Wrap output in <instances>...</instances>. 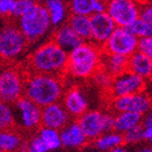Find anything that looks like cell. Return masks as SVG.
I'll list each match as a JSON object with an SVG mask.
<instances>
[{
  "label": "cell",
  "mask_w": 152,
  "mask_h": 152,
  "mask_svg": "<svg viewBox=\"0 0 152 152\" xmlns=\"http://www.w3.org/2000/svg\"><path fill=\"white\" fill-rule=\"evenodd\" d=\"M62 77L37 72H23V95L38 107L58 102L64 95Z\"/></svg>",
  "instance_id": "obj_1"
},
{
  "label": "cell",
  "mask_w": 152,
  "mask_h": 152,
  "mask_svg": "<svg viewBox=\"0 0 152 152\" xmlns=\"http://www.w3.org/2000/svg\"><path fill=\"white\" fill-rule=\"evenodd\" d=\"M68 53L50 41L38 47L27 60V71L62 77L66 74Z\"/></svg>",
  "instance_id": "obj_2"
},
{
  "label": "cell",
  "mask_w": 152,
  "mask_h": 152,
  "mask_svg": "<svg viewBox=\"0 0 152 152\" xmlns=\"http://www.w3.org/2000/svg\"><path fill=\"white\" fill-rule=\"evenodd\" d=\"M101 49L93 43H83L68 53L66 74L79 79L94 77L100 69Z\"/></svg>",
  "instance_id": "obj_3"
},
{
  "label": "cell",
  "mask_w": 152,
  "mask_h": 152,
  "mask_svg": "<svg viewBox=\"0 0 152 152\" xmlns=\"http://www.w3.org/2000/svg\"><path fill=\"white\" fill-rule=\"evenodd\" d=\"M51 27L49 14L44 5L36 3L19 17V30L28 42H36L47 34Z\"/></svg>",
  "instance_id": "obj_4"
},
{
  "label": "cell",
  "mask_w": 152,
  "mask_h": 152,
  "mask_svg": "<svg viewBox=\"0 0 152 152\" xmlns=\"http://www.w3.org/2000/svg\"><path fill=\"white\" fill-rule=\"evenodd\" d=\"M79 127L89 142L97 140L105 133H111L115 128V117L98 111H87L78 119Z\"/></svg>",
  "instance_id": "obj_5"
},
{
  "label": "cell",
  "mask_w": 152,
  "mask_h": 152,
  "mask_svg": "<svg viewBox=\"0 0 152 152\" xmlns=\"http://www.w3.org/2000/svg\"><path fill=\"white\" fill-rule=\"evenodd\" d=\"M146 89H147L146 80L127 70L112 79L109 87L104 89V93L107 94L110 100H112L118 97L146 93Z\"/></svg>",
  "instance_id": "obj_6"
},
{
  "label": "cell",
  "mask_w": 152,
  "mask_h": 152,
  "mask_svg": "<svg viewBox=\"0 0 152 152\" xmlns=\"http://www.w3.org/2000/svg\"><path fill=\"white\" fill-rule=\"evenodd\" d=\"M137 41L138 38L131 34L126 28L116 27L114 32L100 49L104 53L129 58L137 50Z\"/></svg>",
  "instance_id": "obj_7"
},
{
  "label": "cell",
  "mask_w": 152,
  "mask_h": 152,
  "mask_svg": "<svg viewBox=\"0 0 152 152\" xmlns=\"http://www.w3.org/2000/svg\"><path fill=\"white\" fill-rule=\"evenodd\" d=\"M27 47V41L19 28L14 25L3 27L0 33V58L13 60Z\"/></svg>",
  "instance_id": "obj_8"
},
{
  "label": "cell",
  "mask_w": 152,
  "mask_h": 152,
  "mask_svg": "<svg viewBox=\"0 0 152 152\" xmlns=\"http://www.w3.org/2000/svg\"><path fill=\"white\" fill-rule=\"evenodd\" d=\"M105 12L117 27L126 28L138 18V2L135 0H104Z\"/></svg>",
  "instance_id": "obj_9"
},
{
  "label": "cell",
  "mask_w": 152,
  "mask_h": 152,
  "mask_svg": "<svg viewBox=\"0 0 152 152\" xmlns=\"http://www.w3.org/2000/svg\"><path fill=\"white\" fill-rule=\"evenodd\" d=\"M23 96V74L10 68L0 72V100L14 103Z\"/></svg>",
  "instance_id": "obj_10"
},
{
  "label": "cell",
  "mask_w": 152,
  "mask_h": 152,
  "mask_svg": "<svg viewBox=\"0 0 152 152\" xmlns=\"http://www.w3.org/2000/svg\"><path fill=\"white\" fill-rule=\"evenodd\" d=\"M110 102H111V107L117 113L134 112L144 115L151 107V98L146 93L118 97L110 100Z\"/></svg>",
  "instance_id": "obj_11"
},
{
  "label": "cell",
  "mask_w": 152,
  "mask_h": 152,
  "mask_svg": "<svg viewBox=\"0 0 152 152\" xmlns=\"http://www.w3.org/2000/svg\"><path fill=\"white\" fill-rule=\"evenodd\" d=\"M91 29V43L100 47L109 39L117 26L107 12L91 14L89 16Z\"/></svg>",
  "instance_id": "obj_12"
},
{
  "label": "cell",
  "mask_w": 152,
  "mask_h": 152,
  "mask_svg": "<svg viewBox=\"0 0 152 152\" xmlns=\"http://www.w3.org/2000/svg\"><path fill=\"white\" fill-rule=\"evenodd\" d=\"M69 122V114L62 104L52 103L42 109L41 126L53 130H63Z\"/></svg>",
  "instance_id": "obj_13"
},
{
  "label": "cell",
  "mask_w": 152,
  "mask_h": 152,
  "mask_svg": "<svg viewBox=\"0 0 152 152\" xmlns=\"http://www.w3.org/2000/svg\"><path fill=\"white\" fill-rule=\"evenodd\" d=\"M18 110L20 111L21 121L26 129H36L41 126L42 107L23 96L16 101Z\"/></svg>",
  "instance_id": "obj_14"
},
{
  "label": "cell",
  "mask_w": 152,
  "mask_h": 152,
  "mask_svg": "<svg viewBox=\"0 0 152 152\" xmlns=\"http://www.w3.org/2000/svg\"><path fill=\"white\" fill-rule=\"evenodd\" d=\"M63 107L68 114L79 118L85 112H87L88 102H87L86 97L84 96L83 93L80 91V88L74 86L69 88L64 95Z\"/></svg>",
  "instance_id": "obj_15"
},
{
  "label": "cell",
  "mask_w": 152,
  "mask_h": 152,
  "mask_svg": "<svg viewBox=\"0 0 152 152\" xmlns=\"http://www.w3.org/2000/svg\"><path fill=\"white\" fill-rule=\"evenodd\" d=\"M52 42H54L67 53L84 43L83 39L70 28L68 23L62 26L61 28L54 32Z\"/></svg>",
  "instance_id": "obj_16"
},
{
  "label": "cell",
  "mask_w": 152,
  "mask_h": 152,
  "mask_svg": "<svg viewBox=\"0 0 152 152\" xmlns=\"http://www.w3.org/2000/svg\"><path fill=\"white\" fill-rule=\"evenodd\" d=\"M128 60L129 58L126 56L107 54L101 51L100 69L113 79L128 70Z\"/></svg>",
  "instance_id": "obj_17"
},
{
  "label": "cell",
  "mask_w": 152,
  "mask_h": 152,
  "mask_svg": "<svg viewBox=\"0 0 152 152\" xmlns=\"http://www.w3.org/2000/svg\"><path fill=\"white\" fill-rule=\"evenodd\" d=\"M128 71H131L145 80L151 79L152 75V58L135 51L128 60Z\"/></svg>",
  "instance_id": "obj_18"
},
{
  "label": "cell",
  "mask_w": 152,
  "mask_h": 152,
  "mask_svg": "<svg viewBox=\"0 0 152 152\" xmlns=\"http://www.w3.org/2000/svg\"><path fill=\"white\" fill-rule=\"evenodd\" d=\"M60 140H61V145L65 147H76L81 148L88 144L89 140H87L85 135L83 134L81 128L79 127L78 122L69 124L65 127L60 134Z\"/></svg>",
  "instance_id": "obj_19"
},
{
  "label": "cell",
  "mask_w": 152,
  "mask_h": 152,
  "mask_svg": "<svg viewBox=\"0 0 152 152\" xmlns=\"http://www.w3.org/2000/svg\"><path fill=\"white\" fill-rule=\"evenodd\" d=\"M115 117V128L114 131L122 134L128 130L132 129L137 124H142V115L140 113H134V112H121L117 113Z\"/></svg>",
  "instance_id": "obj_20"
},
{
  "label": "cell",
  "mask_w": 152,
  "mask_h": 152,
  "mask_svg": "<svg viewBox=\"0 0 152 152\" xmlns=\"http://www.w3.org/2000/svg\"><path fill=\"white\" fill-rule=\"evenodd\" d=\"M23 145V138L14 130L0 131V152H16Z\"/></svg>",
  "instance_id": "obj_21"
},
{
  "label": "cell",
  "mask_w": 152,
  "mask_h": 152,
  "mask_svg": "<svg viewBox=\"0 0 152 152\" xmlns=\"http://www.w3.org/2000/svg\"><path fill=\"white\" fill-rule=\"evenodd\" d=\"M68 25L83 41H91V29L89 16L72 14L69 18Z\"/></svg>",
  "instance_id": "obj_22"
},
{
  "label": "cell",
  "mask_w": 152,
  "mask_h": 152,
  "mask_svg": "<svg viewBox=\"0 0 152 152\" xmlns=\"http://www.w3.org/2000/svg\"><path fill=\"white\" fill-rule=\"evenodd\" d=\"M45 8L50 17L51 26H58L63 23L66 15V7L63 0H47Z\"/></svg>",
  "instance_id": "obj_23"
},
{
  "label": "cell",
  "mask_w": 152,
  "mask_h": 152,
  "mask_svg": "<svg viewBox=\"0 0 152 152\" xmlns=\"http://www.w3.org/2000/svg\"><path fill=\"white\" fill-rule=\"evenodd\" d=\"M95 144L98 149L109 150L124 145V138L120 133L111 132V133H105L99 136L97 140H95Z\"/></svg>",
  "instance_id": "obj_24"
},
{
  "label": "cell",
  "mask_w": 152,
  "mask_h": 152,
  "mask_svg": "<svg viewBox=\"0 0 152 152\" xmlns=\"http://www.w3.org/2000/svg\"><path fill=\"white\" fill-rule=\"evenodd\" d=\"M15 128V119L12 110L8 103L0 100V131L13 130Z\"/></svg>",
  "instance_id": "obj_25"
},
{
  "label": "cell",
  "mask_w": 152,
  "mask_h": 152,
  "mask_svg": "<svg viewBox=\"0 0 152 152\" xmlns=\"http://www.w3.org/2000/svg\"><path fill=\"white\" fill-rule=\"evenodd\" d=\"M41 140L46 145L48 150L58 149L61 146V140H60V133L58 131L49 128H43L39 134Z\"/></svg>",
  "instance_id": "obj_26"
},
{
  "label": "cell",
  "mask_w": 152,
  "mask_h": 152,
  "mask_svg": "<svg viewBox=\"0 0 152 152\" xmlns=\"http://www.w3.org/2000/svg\"><path fill=\"white\" fill-rule=\"evenodd\" d=\"M126 29L137 38L147 37V36L152 35V25L145 23L140 18H137L136 20L130 23L128 27H126Z\"/></svg>",
  "instance_id": "obj_27"
},
{
  "label": "cell",
  "mask_w": 152,
  "mask_h": 152,
  "mask_svg": "<svg viewBox=\"0 0 152 152\" xmlns=\"http://www.w3.org/2000/svg\"><path fill=\"white\" fill-rule=\"evenodd\" d=\"M95 1L96 0H71V11H72V14L91 16L93 14Z\"/></svg>",
  "instance_id": "obj_28"
},
{
  "label": "cell",
  "mask_w": 152,
  "mask_h": 152,
  "mask_svg": "<svg viewBox=\"0 0 152 152\" xmlns=\"http://www.w3.org/2000/svg\"><path fill=\"white\" fill-rule=\"evenodd\" d=\"M124 144H135L142 140V124H137L127 132L122 133Z\"/></svg>",
  "instance_id": "obj_29"
},
{
  "label": "cell",
  "mask_w": 152,
  "mask_h": 152,
  "mask_svg": "<svg viewBox=\"0 0 152 152\" xmlns=\"http://www.w3.org/2000/svg\"><path fill=\"white\" fill-rule=\"evenodd\" d=\"M35 0H15V5L13 10L12 15L20 17L26 12H28L31 8H33L36 4Z\"/></svg>",
  "instance_id": "obj_30"
},
{
  "label": "cell",
  "mask_w": 152,
  "mask_h": 152,
  "mask_svg": "<svg viewBox=\"0 0 152 152\" xmlns=\"http://www.w3.org/2000/svg\"><path fill=\"white\" fill-rule=\"evenodd\" d=\"M140 53L152 58V38L151 36L140 37L137 41V50Z\"/></svg>",
  "instance_id": "obj_31"
},
{
  "label": "cell",
  "mask_w": 152,
  "mask_h": 152,
  "mask_svg": "<svg viewBox=\"0 0 152 152\" xmlns=\"http://www.w3.org/2000/svg\"><path fill=\"white\" fill-rule=\"evenodd\" d=\"M138 18L142 19L145 23L152 25V8L151 4H147L145 2L144 4L138 3Z\"/></svg>",
  "instance_id": "obj_32"
},
{
  "label": "cell",
  "mask_w": 152,
  "mask_h": 152,
  "mask_svg": "<svg viewBox=\"0 0 152 152\" xmlns=\"http://www.w3.org/2000/svg\"><path fill=\"white\" fill-rule=\"evenodd\" d=\"M48 149L46 147V145L41 140V137H34L30 142L29 146H27L26 152H47Z\"/></svg>",
  "instance_id": "obj_33"
},
{
  "label": "cell",
  "mask_w": 152,
  "mask_h": 152,
  "mask_svg": "<svg viewBox=\"0 0 152 152\" xmlns=\"http://www.w3.org/2000/svg\"><path fill=\"white\" fill-rule=\"evenodd\" d=\"M15 0H0V15H12Z\"/></svg>",
  "instance_id": "obj_34"
},
{
  "label": "cell",
  "mask_w": 152,
  "mask_h": 152,
  "mask_svg": "<svg viewBox=\"0 0 152 152\" xmlns=\"http://www.w3.org/2000/svg\"><path fill=\"white\" fill-rule=\"evenodd\" d=\"M103 12H105V1H104V0H96L94 3L93 14L103 13Z\"/></svg>",
  "instance_id": "obj_35"
},
{
  "label": "cell",
  "mask_w": 152,
  "mask_h": 152,
  "mask_svg": "<svg viewBox=\"0 0 152 152\" xmlns=\"http://www.w3.org/2000/svg\"><path fill=\"white\" fill-rule=\"evenodd\" d=\"M152 138V127H142V140H151Z\"/></svg>",
  "instance_id": "obj_36"
},
{
  "label": "cell",
  "mask_w": 152,
  "mask_h": 152,
  "mask_svg": "<svg viewBox=\"0 0 152 152\" xmlns=\"http://www.w3.org/2000/svg\"><path fill=\"white\" fill-rule=\"evenodd\" d=\"M110 152H127V151L121 147H116V148H113Z\"/></svg>",
  "instance_id": "obj_37"
},
{
  "label": "cell",
  "mask_w": 152,
  "mask_h": 152,
  "mask_svg": "<svg viewBox=\"0 0 152 152\" xmlns=\"http://www.w3.org/2000/svg\"><path fill=\"white\" fill-rule=\"evenodd\" d=\"M140 152H151V149L150 148H148V149H144V150H142Z\"/></svg>",
  "instance_id": "obj_38"
},
{
  "label": "cell",
  "mask_w": 152,
  "mask_h": 152,
  "mask_svg": "<svg viewBox=\"0 0 152 152\" xmlns=\"http://www.w3.org/2000/svg\"><path fill=\"white\" fill-rule=\"evenodd\" d=\"M1 31H2V27H1V25H0V33H1Z\"/></svg>",
  "instance_id": "obj_39"
}]
</instances>
